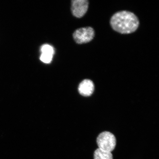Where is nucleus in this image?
<instances>
[{
    "mask_svg": "<svg viewBox=\"0 0 159 159\" xmlns=\"http://www.w3.org/2000/svg\"><path fill=\"white\" fill-rule=\"evenodd\" d=\"M53 57L52 55L41 53L40 59L43 63H49L52 60Z\"/></svg>",
    "mask_w": 159,
    "mask_h": 159,
    "instance_id": "6e6552de",
    "label": "nucleus"
},
{
    "mask_svg": "<svg viewBox=\"0 0 159 159\" xmlns=\"http://www.w3.org/2000/svg\"><path fill=\"white\" fill-rule=\"evenodd\" d=\"M94 159H113L112 153L98 148L94 152Z\"/></svg>",
    "mask_w": 159,
    "mask_h": 159,
    "instance_id": "423d86ee",
    "label": "nucleus"
},
{
    "mask_svg": "<svg viewBox=\"0 0 159 159\" xmlns=\"http://www.w3.org/2000/svg\"><path fill=\"white\" fill-rule=\"evenodd\" d=\"M87 0H73L71 1V12L73 16L81 18L86 13L89 7Z\"/></svg>",
    "mask_w": 159,
    "mask_h": 159,
    "instance_id": "20e7f679",
    "label": "nucleus"
},
{
    "mask_svg": "<svg viewBox=\"0 0 159 159\" xmlns=\"http://www.w3.org/2000/svg\"><path fill=\"white\" fill-rule=\"evenodd\" d=\"M94 83L89 79H85L81 81L78 87L80 94L84 97L90 96L94 92Z\"/></svg>",
    "mask_w": 159,
    "mask_h": 159,
    "instance_id": "39448f33",
    "label": "nucleus"
},
{
    "mask_svg": "<svg viewBox=\"0 0 159 159\" xmlns=\"http://www.w3.org/2000/svg\"><path fill=\"white\" fill-rule=\"evenodd\" d=\"M94 35V29L91 27H86L76 30L73 33V37L77 43L83 44L92 40Z\"/></svg>",
    "mask_w": 159,
    "mask_h": 159,
    "instance_id": "7ed1b4c3",
    "label": "nucleus"
},
{
    "mask_svg": "<svg viewBox=\"0 0 159 159\" xmlns=\"http://www.w3.org/2000/svg\"><path fill=\"white\" fill-rule=\"evenodd\" d=\"M112 29L122 34L134 32L139 24L138 18L134 13L127 11L118 12L113 15L110 20Z\"/></svg>",
    "mask_w": 159,
    "mask_h": 159,
    "instance_id": "f257e3e1",
    "label": "nucleus"
},
{
    "mask_svg": "<svg viewBox=\"0 0 159 159\" xmlns=\"http://www.w3.org/2000/svg\"><path fill=\"white\" fill-rule=\"evenodd\" d=\"M41 51L42 53L53 55L54 49L52 46L48 44H44L41 47Z\"/></svg>",
    "mask_w": 159,
    "mask_h": 159,
    "instance_id": "0eeeda50",
    "label": "nucleus"
},
{
    "mask_svg": "<svg viewBox=\"0 0 159 159\" xmlns=\"http://www.w3.org/2000/svg\"><path fill=\"white\" fill-rule=\"evenodd\" d=\"M98 148L111 152L116 147V138L112 133L105 131L101 133L97 139Z\"/></svg>",
    "mask_w": 159,
    "mask_h": 159,
    "instance_id": "f03ea898",
    "label": "nucleus"
}]
</instances>
